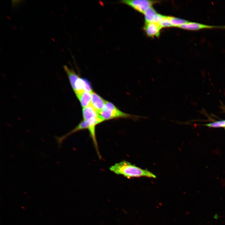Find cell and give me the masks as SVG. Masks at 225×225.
Returning <instances> with one entry per match:
<instances>
[{
    "label": "cell",
    "instance_id": "2",
    "mask_svg": "<svg viewBox=\"0 0 225 225\" xmlns=\"http://www.w3.org/2000/svg\"><path fill=\"white\" fill-rule=\"evenodd\" d=\"M99 114L104 121L121 118L136 119L140 117L124 113L119 110L113 103L108 101Z\"/></svg>",
    "mask_w": 225,
    "mask_h": 225
},
{
    "label": "cell",
    "instance_id": "1",
    "mask_svg": "<svg viewBox=\"0 0 225 225\" xmlns=\"http://www.w3.org/2000/svg\"><path fill=\"white\" fill-rule=\"evenodd\" d=\"M110 169L116 174L122 175L128 178L141 177H156L149 171L142 169L125 161L115 164L110 168Z\"/></svg>",
    "mask_w": 225,
    "mask_h": 225
},
{
    "label": "cell",
    "instance_id": "5",
    "mask_svg": "<svg viewBox=\"0 0 225 225\" xmlns=\"http://www.w3.org/2000/svg\"><path fill=\"white\" fill-rule=\"evenodd\" d=\"M179 28L190 31H197L204 29L223 28L225 29V26L209 25L198 22H189L184 24Z\"/></svg>",
    "mask_w": 225,
    "mask_h": 225
},
{
    "label": "cell",
    "instance_id": "10",
    "mask_svg": "<svg viewBox=\"0 0 225 225\" xmlns=\"http://www.w3.org/2000/svg\"><path fill=\"white\" fill-rule=\"evenodd\" d=\"M63 69L67 74L71 85L73 89L75 83L80 78L72 69L69 68L67 66H63Z\"/></svg>",
    "mask_w": 225,
    "mask_h": 225
},
{
    "label": "cell",
    "instance_id": "8",
    "mask_svg": "<svg viewBox=\"0 0 225 225\" xmlns=\"http://www.w3.org/2000/svg\"><path fill=\"white\" fill-rule=\"evenodd\" d=\"M147 22H158L162 15L158 13L152 7L147 9L143 13Z\"/></svg>",
    "mask_w": 225,
    "mask_h": 225
},
{
    "label": "cell",
    "instance_id": "14",
    "mask_svg": "<svg viewBox=\"0 0 225 225\" xmlns=\"http://www.w3.org/2000/svg\"><path fill=\"white\" fill-rule=\"evenodd\" d=\"M205 126L213 128H225V120L217 121L205 125Z\"/></svg>",
    "mask_w": 225,
    "mask_h": 225
},
{
    "label": "cell",
    "instance_id": "9",
    "mask_svg": "<svg viewBox=\"0 0 225 225\" xmlns=\"http://www.w3.org/2000/svg\"><path fill=\"white\" fill-rule=\"evenodd\" d=\"M92 93L84 91L76 95L83 108L91 105Z\"/></svg>",
    "mask_w": 225,
    "mask_h": 225
},
{
    "label": "cell",
    "instance_id": "12",
    "mask_svg": "<svg viewBox=\"0 0 225 225\" xmlns=\"http://www.w3.org/2000/svg\"><path fill=\"white\" fill-rule=\"evenodd\" d=\"M170 21L172 27L178 28L189 22L184 19L170 16Z\"/></svg>",
    "mask_w": 225,
    "mask_h": 225
},
{
    "label": "cell",
    "instance_id": "13",
    "mask_svg": "<svg viewBox=\"0 0 225 225\" xmlns=\"http://www.w3.org/2000/svg\"><path fill=\"white\" fill-rule=\"evenodd\" d=\"M158 23L162 28L172 27L170 21V16L162 15Z\"/></svg>",
    "mask_w": 225,
    "mask_h": 225
},
{
    "label": "cell",
    "instance_id": "4",
    "mask_svg": "<svg viewBox=\"0 0 225 225\" xmlns=\"http://www.w3.org/2000/svg\"><path fill=\"white\" fill-rule=\"evenodd\" d=\"M83 120L91 124L97 125L104 121L102 118L90 105L83 108L82 110Z\"/></svg>",
    "mask_w": 225,
    "mask_h": 225
},
{
    "label": "cell",
    "instance_id": "11",
    "mask_svg": "<svg viewBox=\"0 0 225 225\" xmlns=\"http://www.w3.org/2000/svg\"><path fill=\"white\" fill-rule=\"evenodd\" d=\"M90 124L89 122L83 120L81 121L76 127L70 132L66 134L65 136H64L63 137H61V138L62 140V139L63 138H65V137H67L70 134L80 130L84 129H88L89 130L90 128Z\"/></svg>",
    "mask_w": 225,
    "mask_h": 225
},
{
    "label": "cell",
    "instance_id": "6",
    "mask_svg": "<svg viewBox=\"0 0 225 225\" xmlns=\"http://www.w3.org/2000/svg\"><path fill=\"white\" fill-rule=\"evenodd\" d=\"M162 28L158 22H145L144 29L147 35L150 37H158Z\"/></svg>",
    "mask_w": 225,
    "mask_h": 225
},
{
    "label": "cell",
    "instance_id": "3",
    "mask_svg": "<svg viewBox=\"0 0 225 225\" xmlns=\"http://www.w3.org/2000/svg\"><path fill=\"white\" fill-rule=\"evenodd\" d=\"M120 2L143 14L147 9L152 7V5L158 1L146 0H124Z\"/></svg>",
    "mask_w": 225,
    "mask_h": 225
},
{
    "label": "cell",
    "instance_id": "7",
    "mask_svg": "<svg viewBox=\"0 0 225 225\" xmlns=\"http://www.w3.org/2000/svg\"><path fill=\"white\" fill-rule=\"evenodd\" d=\"M107 101L93 91L92 93L91 105L99 113L103 108Z\"/></svg>",
    "mask_w": 225,
    "mask_h": 225
}]
</instances>
